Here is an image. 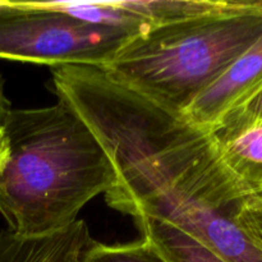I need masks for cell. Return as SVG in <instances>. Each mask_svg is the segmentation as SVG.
Returning <instances> with one entry per match:
<instances>
[{"mask_svg": "<svg viewBox=\"0 0 262 262\" xmlns=\"http://www.w3.org/2000/svg\"><path fill=\"white\" fill-rule=\"evenodd\" d=\"M92 242L89 227L78 219L68 227L42 235L0 232V262H81Z\"/></svg>", "mask_w": 262, "mask_h": 262, "instance_id": "8992f818", "label": "cell"}, {"mask_svg": "<svg viewBox=\"0 0 262 262\" xmlns=\"http://www.w3.org/2000/svg\"><path fill=\"white\" fill-rule=\"evenodd\" d=\"M237 223L262 252V199H250L243 204Z\"/></svg>", "mask_w": 262, "mask_h": 262, "instance_id": "8fae6325", "label": "cell"}, {"mask_svg": "<svg viewBox=\"0 0 262 262\" xmlns=\"http://www.w3.org/2000/svg\"><path fill=\"white\" fill-rule=\"evenodd\" d=\"M252 120H262V86L251 96H248L245 101L230 110L223 118L219 125L237 124V123L252 122Z\"/></svg>", "mask_w": 262, "mask_h": 262, "instance_id": "7c38bea8", "label": "cell"}, {"mask_svg": "<svg viewBox=\"0 0 262 262\" xmlns=\"http://www.w3.org/2000/svg\"><path fill=\"white\" fill-rule=\"evenodd\" d=\"M48 8L91 25L140 33L151 26L136 12L133 0L109 2H43Z\"/></svg>", "mask_w": 262, "mask_h": 262, "instance_id": "ba28073f", "label": "cell"}, {"mask_svg": "<svg viewBox=\"0 0 262 262\" xmlns=\"http://www.w3.org/2000/svg\"><path fill=\"white\" fill-rule=\"evenodd\" d=\"M261 36L262 0H225L214 12L137 33L101 69L125 89L183 114Z\"/></svg>", "mask_w": 262, "mask_h": 262, "instance_id": "3957f363", "label": "cell"}, {"mask_svg": "<svg viewBox=\"0 0 262 262\" xmlns=\"http://www.w3.org/2000/svg\"><path fill=\"white\" fill-rule=\"evenodd\" d=\"M12 107H10V102L8 97L5 96L4 92V81H3L2 76H0V129H3L7 123L8 118H9Z\"/></svg>", "mask_w": 262, "mask_h": 262, "instance_id": "4fadbf2b", "label": "cell"}, {"mask_svg": "<svg viewBox=\"0 0 262 262\" xmlns=\"http://www.w3.org/2000/svg\"><path fill=\"white\" fill-rule=\"evenodd\" d=\"M136 225L168 262H225L214 251L178 228L150 217H138Z\"/></svg>", "mask_w": 262, "mask_h": 262, "instance_id": "9c48e42d", "label": "cell"}, {"mask_svg": "<svg viewBox=\"0 0 262 262\" xmlns=\"http://www.w3.org/2000/svg\"><path fill=\"white\" fill-rule=\"evenodd\" d=\"M135 35L86 23L43 2L0 0V59L104 68Z\"/></svg>", "mask_w": 262, "mask_h": 262, "instance_id": "277c9868", "label": "cell"}, {"mask_svg": "<svg viewBox=\"0 0 262 262\" xmlns=\"http://www.w3.org/2000/svg\"><path fill=\"white\" fill-rule=\"evenodd\" d=\"M262 86V36L182 115L197 127L214 130L223 118Z\"/></svg>", "mask_w": 262, "mask_h": 262, "instance_id": "5b68a950", "label": "cell"}, {"mask_svg": "<svg viewBox=\"0 0 262 262\" xmlns=\"http://www.w3.org/2000/svg\"><path fill=\"white\" fill-rule=\"evenodd\" d=\"M81 262H168L160 251L142 239L125 245H104L92 241Z\"/></svg>", "mask_w": 262, "mask_h": 262, "instance_id": "30bf717a", "label": "cell"}, {"mask_svg": "<svg viewBox=\"0 0 262 262\" xmlns=\"http://www.w3.org/2000/svg\"><path fill=\"white\" fill-rule=\"evenodd\" d=\"M0 214L19 235L56 232L78 220L86 204L117 181L109 154L64 101L12 110L4 128Z\"/></svg>", "mask_w": 262, "mask_h": 262, "instance_id": "7a4b0ae2", "label": "cell"}, {"mask_svg": "<svg viewBox=\"0 0 262 262\" xmlns=\"http://www.w3.org/2000/svg\"><path fill=\"white\" fill-rule=\"evenodd\" d=\"M53 84L114 164L117 181L105 193L112 209L132 219L168 223L225 262H262V252L237 223L250 199L210 130L125 89L96 67L54 68Z\"/></svg>", "mask_w": 262, "mask_h": 262, "instance_id": "6da1fadb", "label": "cell"}, {"mask_svg": "<svg viewBox=\"0 0 262 262\" xmlns=\"http://www.w3.org/2000/svg\"><path fill=\"white\" fill-rule=\"evenodd\" d=\"M211 133L223 161L248 199H262V120L222 124Z\"/></svg>", "mask_w": 262, "mask_h": 262, "instance_id": "52a82bcc", "label": "cell"}, {"mask_svg": "<svg viewBox=\"0 0 262 262\" xmlns=\"http://www.w3.org/2000/svg\"><path fill=\"white\" fill-rule=\"evenodd\" d=\"M5 156H7V141H5L4 130L0 129V168L4 163Z\"/></svg>", "mask_w": 262, "mask_h": 262, "instance_id": "5bb4252c", "label": "cell"}]
</instances>
